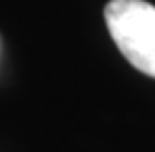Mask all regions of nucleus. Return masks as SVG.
Listing matches in <instances>:
<instances>
[{"label": "nucleus", "instance_id": "obj_1", "mask_svg": "<svg viewBox=\"0 0 155 152\" xmlns=\"http://www.w3.org/2000/svg\"><path fill=\"white\" fill-rule=\"evenodd\" d=\"M104 16L123 57L155 77V6L145 0H110Z\"/></svg>", "mask_w": 155, "mask_h": 152}]
</instances>
